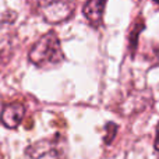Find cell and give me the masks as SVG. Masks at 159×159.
<instances>
[{"instance_id":"obj_6","label":"cell","mask_w":159,"mask_h":159,"mask_svg":"<svg viewBox=\"0 0 159 159\" xmlns=\"http://www.w3.org/2000/svg\"><path fill=\"white\" fill-rule=\"evenodd\" d=\"M106 130H107V137L105 138V141H106V143L109 144L110 141L113 140V137H115L116 131H117V126H115L113 123H109V124L106 126Z\"/></svg>"},{"instance_id":"obj_5","label":"cell","mask_w":159,"mask_h":159,"mask_svg":"<svg viewBox=\"0 0 159 159\" xmlns=\"http://www.w3.org/2000/svg\"><path fill=\"white\" fill-rule=\"evenodd\" d=\"M105 6H106V3L102 0H92V2H88L84 4L82 13L92 27H99L102 24Z\"/></svg>"},{"instance_id":"obj_3","label":"cell","mask_w":159,"mask_h":159,"mask_svg":"<svg viewBox=\"0 0 159 159\" xmlns=\"http://www.w3.org/2000/svg\"><path fill=\"white\" fill-rule=\"evenodd\" d=\"M73 4L69 2H46L39 3V11L45 21L59 24L73 16Z\"/></svg>"},{"instance_id":"obj_2","label":"cell","mask_w":159,"mask_h":159,"mask_svg":"<svg viewBox=\"0 0 159 159\" xmlns=\"http://www.w3.org/2000/svg\"><path fill=\"white\" fill-rule=\"evenodd\" d=\"M66 144L63 138L56 135L31 144L25 151L27 159H66Z\"/></svg>"},{"instance_id":"obj_8","label":"cell","mask_w":159,"mask_h":159,"mask_svg":"<svg viewBox=\"0 0 159 159\" xmlns=\"http://www.w3.org/2000/svg\"><path fill=\"white\" fill-rule=\"evenodd\" d=\"M3 59H4V57H3V55H2V53H0V67L3 66Z\"/></svg>"},{"instance_id":"obj_1","label":"cell","mask_w":159,"mask_h":159,"mask_svg":"<svg viewBox=\"0 0 159 159\" xmlns=\"http://www.w3.org/2000/svg\"><path fill=\"white\" fill-rule=\"evenodd\" d=\"M28 57L36 67H53L60 64L64 56L57 35L52 31L42 35L31 48Z\"/></svg>"},{"instance_id":"obj_4","label":"cell","mask_w":159,"mask_h":159,"mask_svg":"<svg viewBox=\"0 0 159 159\" xmlns=\"http://www.w3.org/2000/svg\"><path fill=\"white\" fill-rule=\"evenodd\" d=\"M25 116V106L20 102H13L8 103L3 107L2 115H0V120H2L3 126L7 129H16L20 126Z\"/></svg>"},{"instance_id":"obj_7","label":"cell","mask_w":159,"mask_h":159,"mask_svg":"<svg viewBox=\"0 0 159 159\" xmlns=\"http://www.w3.org/2000/svg\"><path fill=\"white\" fill-rule=\"evenodd\" d=\"M155 149L159 151V124L157 127V137H155Z\"/></svg>"}]
</instances>
